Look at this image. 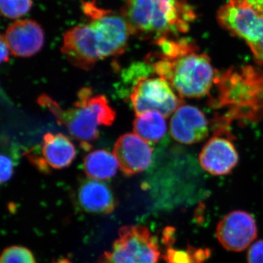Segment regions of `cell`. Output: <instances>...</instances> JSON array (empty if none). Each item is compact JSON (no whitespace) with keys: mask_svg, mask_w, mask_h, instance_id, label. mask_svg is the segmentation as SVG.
I'll use <instances>...</instances> for the list:
<instances>
[{"mask_svg":"<svg viewBox=\"0 0 263 263\" xmlns=\"http://www.w3.org/2000/svg\"><path fill=\"white\" fill-rule=\"evenodd\" d=\"M211 107L222 110L213 126L230 128L233 122L256 123L263 117V69L231 67L216 79Z\"/></svg>","mask_w":263,"mask_h":263,"instance_id":"obj_1","label":"cell"},{"mask_svg":"<svg viewBox=\"0 0 263 263\" xmlns=\"http://www.w3.org/2000/svg\"><path fill=\"white\" fill-rule=\"evenodd\" d=\"M121 14L131 35L153 41L187 32L196 18L181 0H127Z\"/></svg>","mask_w":263,"mask_h":263,"instance_id":"obj_2","label":"cell"},{"mask_svg":"<svg viewBox=\"0 0 263 263\" xmlns=\"http://www.w3.org/2000/svg\"><path fill=\"white\" fill-rule=\"evenodd\" d=\"M155 58L150 65L155 73L182 98H201L209 95L219 75L210 57L199 52L187 39L183 40L172 56Z\"/></svg>","mask_w":263,"mask_h":263,"instance_id":"obj_3","label":"cell"},{"mask_svg":"<svg viewBox=\"0 0 263 263\" xmlns=\"http://www.w3.org/2000/svg\"><path fill=\"white\" fill-rule=\"evenodd\" d=\"M77 98L73 107L67 110L62 109L47 95H41L37 103L53 114L57 123L65 126L84 149L89 150L90 143L100 136L99 126L111 125L117 114L107 98L104 95H93L91 88H82L78 92Z\"/></svg>","mask_w":263,"mask_h":263,"instance_id":"obj_4","label":"cell"},{"mask_svg":"<svg viewBox=\"0 0 263 263\" xmlns=\"http://www.w3.org/2000/svg\"><path fill=\"white\" fill-rule=\"evenodd\" d=\"M219 24L248 45L254 60L263 65V12L248 0H228L219 10Z\"/></svg>","mask_w":263,"mask_h":263,"instance_id":"obj_5","label":"cell"},{"mask_svg":"<svg viewBox=\"0 0 263 263\" xmlns=\"http://www.w3.org/2000/svg\"><path fill=\"white\" fill-rule=\"evenodd\" d=\"M154 72L152 66L147 67L137 77L132 88L130 101L136 115L147 111L159 112L167 117L173 115L182 102L175 94L167 81L157 76H150Z\"/></svg>","mask_w":263,"mask_h":263,"instance_id":"obj_6","label":"cell"},{"mask_svg":"<svg viewBox=\"0 0 263 263\" xmlns=\"http://www.w3.org/2000/svg\"><path fill=\"white\" fill-rule=\"evenodd\" d=\"M61 51L72 65L84 70H89L98 62L110 57L103 35L91 22L67 31Z\"/></svg>","mask_w":263,"mask_h":263,"instance_id":"obj_7","label":"cell"},{"mask_svg":"<svg viewBox=\"0 0 263 263\" xmlns=\"http://www.w3.org/2000/svg\"><path fill=\"white\" fill-rule=\"evenodd\" d=\"M160 251L155 237L146 227L128 226L119 230L106 263H160Z\"/></svg>","mask_w":263,"mask_h":263,"instance_id":"obj_8","label":"cell"},{"mask_svg":"<svg viewBox=\"0 0 263 263\" xmlns=\"http://www.w3.org/2000/svg\"><path fill=\"white\" fill-rule=\"evenodd\" d=\"M199 155L202 168L214 176H226L236 167L239 160L231 130L216 129Z\"/></svg>","mask_w":263,"mask_h":263,"instance_id":"obj_9","label":"cell"},{"mask_svg":"<svg viewBox=\"0 0 263 263\" xmlns=\"http://www.w3.org/2000/svg\"><path fill=\"white\" fill-rule=\"evenodd\" d=\"M257 228L252 214L235 211L221 219L216 227V238L231 252H242L257 238Z\"/></svg>","mask_w":263,"mask_h":263,"instance_id":"obj_10","label":"cell"},{"mask_svg":"<svg viewBox=\"0 0 263 263\" xmlns=\"http://www.w3.org/2000/svg\"><path fill=\"white\" fill-rule=\"evenodd\" d=\"M41 152V154H37L32 149L27 152V157L36 168L46 174L51 169L68 167L76 157L75 146L67 136L61 133H46L43 136Z\"/></svg>","mask_w":263,"mask_h":263,"instance_id":"obj_11","label":"cell"},{"mask_svg":"<svg viewBox=\"0 0 263 263\" xmlns=\"http://www.w3.org/2000/svg\"><path fill=\"white\" fill-rule=\"evenodd\" d=\"M114 155L123 174L131 176L141 174L150 167L153 148L138 135L127 133L116 142Z\"/></svg>","mask_w":263,"mask_h":263,"instance_id":"obj_12","label":"cell"},{"mask_svg":"<svg viewBox=\"0 0 263 263\" xmlns=\"http://www.w3.org/2000/svg\"><path fill=\"white\" fill-rule=\"evenodd\" d=\"M170 132L175 141L183 144H195L209 136V123L200 108L181 104L171 117Z\"/></svg>","mask_w":263,"mask_h":263,"instance_id":"obj_13","label":"cell"},{"mask_svg":"<svg viewBox=\"0 0 263 263\" xmlns=\"http://www.w3.org/2000/svg\"><path fill=\"white\" fill-rule=\"evenodd\" d=\"M15 57H30L42 49L45 34L41 26L30 19L19 20L7 28L1 36Z\"/></svg>","mask_w":263,"mask_h":263,"instance_id":"obj_14","label":"cell"},{"mask_svg":"<svg viewBox=\"0 0 263 263\" xmlns=\"http://www.w3.org/2000/svg\"><path fill=\"white\" fill-rule=\"evenodd\" d=\"M77 199L83 210L93 214H108L115 209V197L106 183L86 179L78 189Z\"/></svg>","mask_w":263,"mask_h":263,"instance_id":"obj_15","label":"cell"},{"mask_svg":"<svg viewBox=\"0 0 263 263\" xmlns=\"http://www.w3.org/2000/svg\"><path fill=\"white\" fill-rule=\"evenodd\" d=\"M83 167L89 179L105 181L115 176L119 164L115 156L108 151L98 149L84 157Z\"/></svg>","mask_w":263,"mask_h":263,"instance_id":"obj_16","label":"cell"},{"mask_svg":"<svg viewBox=\"0 0 263 263\" xmlns=\"http://www.w3.org/2000/svg\"><path fill=\"white\" fill-rule=\"evenodd\" d=\"M162 114L147 111L138 114L133 122L135 133L147 143H158L167 133V124Z\"/></svg>","mask_w":263,"mask_h":263,"instance_id":"obj_17","label":"cell"},{"mask_svg":"<svg viewBox=\"0 0 263 263\" xmlns=\"http://www.w3.org/2000/svg\"><path fill=\"white\" fill-rule=\"evenodd\" d=\"M209 257V251L203 249L190 248L188 250H179L169 248L164 259L166 263H204Z\"/></svg>","mask_w":263,"mask_h":263,"instance_id":"obj_18","label":"cell"},{"mask_svg":"<svg viewBox=\"0 0 263 263\" xmlns=\"http://www.w3.org/2000/svg\"><path fill=\"white\" fill-rule=\"evenodd\" d=\"M32 7V0H0L2 15L10 19L22 18Z\"/></svg>","mask_w":263,"mask_h":263,"instance_id":"obj_19","label":"cell"},{"mask_svg":"<svg viewBox=\"0 0 263 263\" xmlns=\"http://www.w3.org/2000/svg\"><path fill=\"white\" fill-rule=\"evenodd\" d=\"M0 263H36L34 256L28 249L13 246L5 249L2 254Z\"/></svg>","mask_w":263,"mask_h":263,"instance_id":"obj_20","label":"cell"},{"mask_svg":"<svg viewBox=\"0 0 263 263\" xmlns=\"http://www.w3.org/2000/svg\"><path fill=\"white\" fill-rule=\"evenodd\" d=\"M1 162V183L7 182L11 179L13 174V162L8 156L2 155Z\"/></svg>","mask_w":263,"mask_h":263,"instance_id":"obj_21","label":"cell"},{"mask_svg":"<svg viewBox=\"0 0 263 263\" xmlns=\"http://www.w3.org/2000/svg\"><path fill=\"white\" fill-rule=\"evenodd\" d=\"M247 262L263 263V240L255 242L249 249Z\"/></svg>","mask_w":263,"mask_h":263,"instance_id":"obj_22","label":"cell"},{"mask_svg":"<svg viewBox=\"0 0 263 263\" xmlns=\"http://www.w3.org/2000/svg\"><path fill=\"white\" fill-rule=\"evenodd\" d=\"M10 48L8 47L5 40L1 37V62H8L9 61Z\"/></svg>","mask_w":263,"mask_h":263,"instance_id":"obj_23","label":"cell"},{"mask_svg":"<svg viewBox=\"0 0 263 263\" xmlns=\"http://www.w3.org/2000/svg\"><path fill=\"white\" fill-rule=\"evenodd\" d=\"M248 2L256 8L263 12V0H248Z\"/></svg>","mask_w":263,"mask_h":263,"instance_id":"obj_24","label":"cell"},{"mask_svg":"<svg viewBox=\"0 0 263 263\" xmlns=\"http://www.w3.org/2000/svg\"><path fill=\"white\" fill-rule=\"evenodd\" d=\"M54 263H72L70 262L69 259H61L60 260L57 261V262Z\"/></svg>","mask_w":263,"mask_h":263,"instance_id":"obj_25","label":"cell"}]
</instances>
